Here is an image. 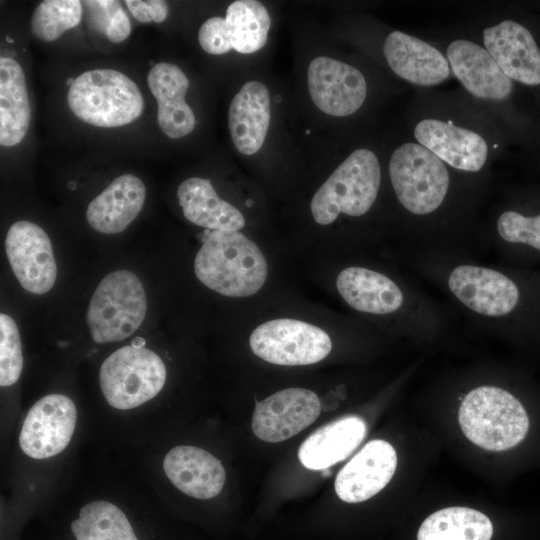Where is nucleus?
Returning a JSON list of instances; mask_svg holds the SVG:
<instances>
[{
  "label": "nucleus",
  "instance_id": "obj_1",
  "mask_svg": "<svg viewBox=\"0 0 540 540\" xmlns=\"http://www.w3.org/2000/svg\"><path fill=\"white\" fill-rule=\"evenodd\" d=\"M335 286L346 304L359 313L395 317L413 331L446 327L439 308L415 285L403 284L382 271L349 266L338 273Z\"/></svg>",
  "mask_w": 540,
  "mask_h": 540
},
{
  "label": "nucleus",
  "instance_id": "obj_2",
  "mask_svg": "<svg viewBox=\"0 0 540 540\" xmlns=\"http://www.w3.org/2000/svg\"><path fill=\"white\" fill-rule=\"evenodd\" d=\"M197 279L227 297L256 294L268 277V263L259 246L240 231H211L194 259Z\"/></svg>",
  "mask_w": 540,
  "mask_h": 540
},
{
  "label": "nucleus",
  "instance_id": "obj_3",
  "mask_svg": "<svg viewBox=\"0 0 540 540\" xmlns=\"http://www.w3.org/2000/svg\"><path fill=\"white\" fill-rule=\"evenodd\" d=\"M380 185L381 167L376 154L367 148L354 150L313 194L310 212L314 222L327 226L341 215H366L378 197Z\"/></svg>",
  "mask_w": 540,
  "mask_h": 540
},
{
  "label": "nucleus",
  "instance_id": "obj_4",
  "mask_svg": "<svg viewBox=\"0 0 540 540\" xmlns=\"http://www.w3.org/2000/svg\"><path fill=\"white\" fill-rule=\"evenodd\" d=\"M458 420L464 435L489 451L515 447L529 429L528 415L519 400L493 385L469 391L461 402Z\"/></svg>",
  "mask_w": 540,
  "mask_h": 540
},
{
  "label": "nucleus",
  "instance_id": "obj_5",
  "mask_svg": "<svg viewBox=\"0 0 540 540\" xmlns=\"http://www.w3.org/2000/svg\"><path fill=\"white\" fill-rule=\"evenodd\" d=\"M67 103L78 119L103 128L127 125L139 118L144 108L137 84L108 68L80 74L70 84Z\"/></svg>",
  "mask_w": 540,
  "mask_h": 540
},
{
  "label": "nucleus",
  "instance_id": "obj_6",
  "mask_svg": "<svg viewBox=\"0 0 540 540\" xmlns=\"http://www.w3.org/2000/svg\"><path fill=\"white\" fill-rule=\"evenodd\" d=\"M389 177L400 205L418 217L436 213L447 199L449 172L434 153L417 143L397 147L389 160Z\"/></svg>",
  "mask_w": 540,
  "mask_h": 540
},
{
  "label": "nucleus",
  "instance_id": "obj_7",
  "mask_svg": "<svg viewBox=\"0 0 540 540\" xmlns=\"http://www.w3.org/2000/svg\"><path fill=\"white\" fill-rule=\"evenodd\" d=\"M147 300L140 279L129 270L106 275L91 296L86 321L96 343L126 339L142 324Z\"/></svg>",
  "mask_w": 540,
  "mask_h": 540
},
{
  "label": "nucleus",
  "instance_id": "obj_8",
  "mask_svg": "<svg viewBox=\"0 0 540 540\" xmlns=\"http://www.w3.org/2000/svg\"><path fill=\"white\" fill-rule=\"evenodd\" d=\"M166 377L160 356L137 342L111 353L99 370L102 394L118 410L137 408L156 397Z\"/></svg>",
  "mask_w": 540,
  "mask_h": 540
},
{
  "label": "nucleus",
  "instance_id": "obj_9",
  "mask_svg": "<svg viewBox=\"0 0 540 540\" xmlns=\"http://www.w3.org/2000/svg\"><path fill=\"white\" fill-rule=\"evenodd\" d=\"M249 345L260 359L281 366H304L325 359L332 350L328 333L311 323L277 318L258 325Z\"/></svg>",
  "mask_w": 540,
  "mask_h": 540
},
{
  "label": "nucleus",
  "instance_id": "obj_10",
  "mask_svg": "<svg viewBox=\"0 0 540 540\" xmlns=\"http://www.w3.org/2000/svg\"><path fill=\"white\" fill-rule=\"evenodd\" d=\"M271 18L263 3L256 0H236L229 4L225 17L205 20L198 31L201 48L212 55L234 50L252 54L262 49L268 40Z\"/></svg>",
  "mask_w": 540,
  "mask_h": 540
},
{
  "label": "nucleus",
  "instance_id": "obj_11",
  "mask_svg": "<svg viewBox=\"0 0 540 540\" xmlns=\"http://www.w3.org/2000/svg\"><path fill=\"white\" fill-rule=\"evenodd\" d=\"M76 422V406L68 396L46 395L29 409L23 421L20 448L33 459L53 457L70 443Z\"/></svg>",
  "mask_w": 540,
  "mask_h": 540
},
{
  "label": "nucleus",
  "instance_id": "obj_12",
  "mask_svg": "<svg viewBox=\"0 0 540 540\" xmlns=\"http://www.w3.org/2000/svg\"><path fill=\"white\" fill-rule=\"evenodd\" d=\"M5 251L12 272L26 291L44 294L57 278V265L51 241L37 224L20 220L6 235Z\"/></svg>",
  "mask_w": 540,
  "mask_h": 540
},
{
  "label": "nucleus",
  "instance_id": "obj_13",
  "mask_svg": "<svg viewBox=\"0 0 540 540\" xmlns=\"http://www.w3.org/2000/svg\"><path fill=\"white\" fill-rule=\"evenodd\" d=\"M307 85L314 105L334 117L354 114L367 95V83L362 72L328 56H317L309 63Z\"/></svg>",
  "mask_w": 540,
  "mask_h": 540
},
{
  "label": "nucleus",
  "instance_id": "obj_14",
  "mask_svg": "<svg viewBox=\"0 0 540 540\" xmlns=\"http://www.w3.org/2000/svg\"><path fill=\"white\" fill-rule=\"evenodd\" d=\"M321 412L315 392L287 388L257 402L252 415V430L265 442H281L311 425Z\"/></svg>",
  "mask_w": 540,
  "mask_h": 540
},
{
  "label": "nucleus",
  "instance_id": "obj_15",
  "mask_svg": "<svg viewBox=\"0 0 540 540\" xmlns=\"http://www.w3.org/2000/svg\"><path fill=\"white\" fill-rule=\"evenodd\" d=\"M397 454L387 441H369L339 471L335 492L347 503L366 501L379 493L392 479Z\"/></svg>",
  "mask_w": 540,
  "mask_h": 540
},
{
  "label": "nucleus",
  "instance_id": "obj_16",
  "mask_svg": "<svg viewBox=\"0 0 540 540\" xmlns=\"http://www.w3.org/2000/svg\"><path fill=\"white\" fill-rule=\"evenodd\" d=\"M485 49L503 73L522 84H540V50L531 33L513 20L483 31Z\"/></svg>",
  "mask_w": 540,
  "mask_h": 540
},
{
  "label": "nucleus",
  "instance_id": "obj_17",
  "mask_svg": "<svg viewBox=\"0 0 540 540\" xmlns=\"http://www.w3.org/2000/svg\"><path fill=\"white\" fill-rule=\"evenodd\" d=\"M414 136L440 160L461 171L478 172L487 160L484 138L451 122L423 119L415 126Z\"/></svg>",
  "mask_w": 540,
  "mask_h": 540
},
{
  "label": "nucleus",
  "instance_id": "obj_18",
  "mask_svg": "<svg viewBox=\"0 0 540 540\" xmlns=\"http://www.w3.org/2000/svg\"><path fill=\"white\" fill-rule=\"evenodd\" d=\"M447 59L457 79L473 96L504 100L511 94V79L480 45L465 39L454 40L447 47Z\"/></svg>",
  "mask_w": 540,
  "mask_h": 540
},
{
  "label": "nucleus",
  "instance_id": "obj_19",
  "mask_svg": "<svg viewBox=\"0 0 540 540\" xmlns=\"http://www.w3.org/2000/svg\"><path fill=\"white\" fill-rule=\"evenodd\" d=\"M270 120L268 88L258 80L245 82L228 110V128L237 151L245 156L256 154L266 140Z\"/></svg>",
  "mask_w": 540,
  "mask_h": 540
},
{
  "label": "nucleus",
  "instance_id": "obj_20",
  "mask_svg": "<svg viewBox=\"0 0 540 540\" xmlns=\"http://www.w3.org/2000/svg\"><path fill=\"white\" fill-rule=\"evenodd\" d=\"M163 470L178 490L197 499L217 496L226 480L221 461L195 446L180 445L170 449L163 459Z\"/></svg>",
  "mask_w": 540,
  "mask_h": 540
},
{
  "label": "nucleus",
  "instance_id": "obj_21",
  "mask_svg": "<svg viewBox=\"0 0 540 540\" xmlns=\"http://www.w3.org/2000/svg\"><path fill=\"white\" fill-rule=\"evenodd\" d=\"M383 54L397 76L416 85H436L450 75L448 60L440 51L401 31H393L386 37Z\"/></svg>",
  "mask_w": 540,
  "mask_h": 540
},
{
  "label": "nucleus",
  "instance_id": "obj_22",
  "mask_svg": "<svg viewBox=\"0 0 540 540\" xmlns=\"http://www.w3.org/2000/svg\"><path fill=\"white\" fill-rule=\"evenodd\" d=\"M147 84L157 101V121L162 132L172 139L190 134L196 118L185 100L189 80L181 68L159 62L148 72Z\"/></svg>",
  "mask_w": 540,
  "mask_h": 540
},
{
  "label": "nucleus",
  "instance_id": "obj_23",
  "mask_svg": "<svg viewBox=\"0 0 540 540\" xmlns=\"http://www.w3.org/2000/svg\"><path fill=\"white\" fill-rule=\"evenodd\" d=\"M145 198L146 187L140 178L120 175L89 203L87 222L100 233H120L138 216Z\"/></svg>",
  "mask_w": 540,
  "mask_h": 540
},
{
  "label": "nucleus",
  "instance_id": "obj_24",
  "mask_svg": "<svg viewBox=\"0 0 540 540\" xmlns=\"http://www.w3.org/2000/svg\"><path fill=\"white\" fill-rule=\"evenodd\" d=\"M366 435L365 422L346 416L321 426L300 445L298 458L310 470H325L346 459Z\"/></svg>",
  "mask_w": 540,
  "mask_h": 540
},
{
  "label": "nucleus",
  "instance_id": "obj_25",
  "mask_svg": "<svg viewBox=\"0 0 540 540\" xmlns=\"http://www.w3.org/2000/svg\"><path fill=\"white\" fill-rule=\"evenodd\" d=\"M177 197L185 218L211 231H240L246 225L242 212L222 199L209 179L190 177L177 189Z\"/></svg>",
  "mask_w": 540,
  "mask_h": 540
},
{
  "label": "nucleus",
  "instance_id": "obj_26",
  "mask_svg": "<svg viewBox=\"0 0 540 540\" xmlns=\"http://www.w3.org/2000/svg\"><path fill=\"white\" fill-rule=\"evenodd\" d=\"M31 109L26 78L21 65L10 57L0 58V144L11 147L26 136Z\"/></svg>",
  "mask_w": 540,
  "mask_h": 540
},
{
  "label": "nucleus",
  "instance_id": "obj_27",
  "mask_svg": "<svg viewBox=\"0 0 540 540\" xmlns=\"http://www.w3.org/2000/svg\"><path fill=\"white\" fill-rule=\"evenodd\" d=\"M493 525L482 512L467 507H448L428 516L417 540H490Z\"/></svg>",
  "mask_w": 540,
  "mask_h": 540
},
{
  "label": "nucleus",
  "instance_id": "obj_28",
  "mask_svg": "<svg viewBox=\"0 0 540 540\" xmlns=\"http://www.w3.org/2000/svg\"><path fill=\"white\" fill-rule=\"evenodd\" d=\"M70 529L76 540H139L124 512L105 500L82 506Z\"/></svg>",
  "mask_w": 540,
  "mask_h": 540
},
{
  "label": "nucleus",
  "instance_id": "obj_29",
  "mask_svg": "<svg viewBox=\"0 0 540 540\" xmlns=\"http://www.w3.org/2000/svg\"><path fill=\"white\" fill-rule=\"evenodd\" d=\"M82 18V2L78 0H45L34 10L31 30L43 41H54L76 27Z\"/></svg>",
  "mask_w": 540,
  "mask_h": 540
},
{
  "label": "nucleus",
  "instance_id": "obj_30",
  "mask_svg": "<svg viewBox=\"0 0 540 540\" xmlns=\"http://www.w3.org/2000/svg\"><path fill=\"white\" fill-rule=\"evenodd\" d=\"M23 356L18 327L7 314H0V385L11 386L20 378Z\"/></svg>",
  "mask_w": 540,
  "mask_h": 540
},
{
  "label": "nucleus",
  "instance_id": "obj_31",
  "mask_svg": "<svg viewBox=\"0 0 540 540\" xmlns=\"http://www.w3.org/2000/svg\"><path fill=\"white\" fill-rule=\"evenodd\" d=\"M495 231L506 244L526 245L540 251V214L525 216L513 210L504 211L497 218Z\"/></svg>",
  "mask_w": 540,
  "mask_h": 540
},
{
  "label": "nucleus",
  "instance_id": "obj_32",
  "mask_svg": "<svg viewBox=\"0 0 540 540\" xmlns=\"http://www.w3.org/2000/svg\"><path fill=\"white\" fill-rule=\"evenodd\" d=\"M88 26L98 33L106 35L116 11L122 7L119 1H84Z\"/></svg>",
  "mask_w": 540,
  "mask_h": 540
},
{
  "label": "nucleus",
  "instance_id": "obj_33",
  "mask_svg": "<svg viewBox=\"0 0 540 540\" xmlns=\"http://www.w3.org/2000/svg\"><path fill=\"white\" fill-rule=\"evenodd\" d=\"M125 4L134 18L142 23H161L169 12L167 3L161 0H126Z\"/></svg>",
  "mask_w": 540,
  "mask_h": 540
},
{
  "label": "nucleus",
  "instance_id": "obj_34",
  "mask_svg": "<svg viewBox=\"0 0 540 540\" xmlns=\"http://www.w3.org/2000/svg\"><path fill=\"white\" fill-rule=\"evenodd\" d=\"M130 33V20L120 7L114 14L105 36L113 43H120L127 39Z\"/></svg>",
  "mask_w": 540,
  "mask_h": 540
}]
</instances>
